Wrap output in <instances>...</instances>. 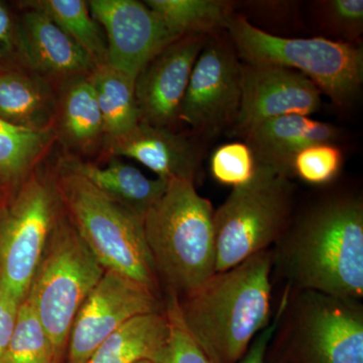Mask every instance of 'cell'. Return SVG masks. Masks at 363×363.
Instances as JSON below:
<instances>
[{"instance_id": "26", "label": "cell", "mask_w": 363, "mask_h": 363, "mask_svg": "<svg viewBox=\"0 0 363 363\" xmlns=\"http://www.w3.org/2000/svg\"><path fill=\"white\" fill-rule=\"evenodd\" d=\"M4 363H59L44 326L26 298L18 308Z\"/></svg>"}, {"instance_id": "27", "label": "cell", "mask_w": 363, "mask_h": 363, "mask_svg": "<svg viewBox=\"0 0 363 363\" xmlns=\"http://www.w3.org/2000/svg\"><path fill=\"white\" fill-rule=\"evenodd\" d=\"M342 164V150L336 143H315L294 157L292 176L311 185H326L335 180Z\"/></svg>"}, {"instance_id": "9", "label": "cell", "mask_w": 363, "mask_h": 363, "mask_svg": "<svg viewBox=\"0 0 363 363\" xmlns=\"http://www.w3.org/2000/svg\"><path fill=\"white\" fill-rule=\"evenodd\" d=\"M231 42L208 38L196 60L179 121L197 135L213 138L233 130L240 112L242 63Z\"/></svg>"}, {"instance_id": "21", "label": "cell", "mask_w": 363, "mask_h": 363, "mask_svg": "<svg viewBox=\"0 0 363 363\" xmlns=\"http://www.w3.org/2000/svg\"><path fill=\"white\" fill-rule=\"evenodd\" d=\"M166 311L130 318L111 333L85 363L157 362L168 343Z\"/></svg>"}, {"instance_id": "24", "label": "cell", "mask_w": 363, "mask_h": 363, "mask_svg": "<svg viewBox=\"0 0 363 363\" xmlns=\"http://www.w3.org/2000/svg\"><path fill=\"white\" fill-rule=\"evenodd\" d=\"M58 138L55 128L33 130L0 119V182L18 187Z\"/></svg>"}, {"instance_id": "15", "label": "cell", "mask_w": 363, "mask_h": 363, "mask_svg": "<svg viewBox=\"0 0 363 363\" xmlns=\"http://www.w3.org/2000/svg\"><path fill=\"white\" fill-rule=\"evenodd\" d=\"M18 50L33 73L61 80L87 77L96 69L90 57L44 13L30 9L18 28Z\"/></svg>"}, {"instance_id": "28", "label": "cell", "mask_w": 363, "mask_h": 363, "mask_svg": "<svg viewBox=\"0 0 363 363\" xmlns=\"http://www.w3.org/2000/svg\"><path fill=\"white\" fill-rule=\"evenodd\" d=\"M257 162L247 143H229L217 147L210 159V172L222 185L240 187L252 180Z\"/></svg>"}, {"instance_id": "34", "label": "cell", "mask_w": 363, "mask_h": 363, "mask_svg": "<svg viewBox=\"0 0 363 363\" xmlns=\"http://www.w3.org/2000/svg\"><path fill=\"white\" fill-rule=\"evenodd\" d=\"M136 363H155V362H150V360H143V362H136Z\"/></svg>"}, {"instance_id": "7", "label": "cell", "mask_w": 363, "mask_h": 363, "mask_svg": "<svg viewBox=\"0 0 363 363\" xmlns=\"http://www.w3.org/2000/svg\"><path fill=\"white\" fill-rule=\"evenodd\" d=\"M104 272L68 216L61 214L26 298L44 326L59 363L74 320Z\"/></svg>"}, {"instance_id": "20", "label": "cell", "mask_w": 363, "mask_h": 363, "mask_svg": "<svg viewBox=\"0 0 363 363\" xmlns=\"http://www.w3.org/2000/svg\"><path fill=\"white\" fill-rule=\"evenodd\" d=\"M62 85L57 98V135L74 150L91 152L104 140V119L90 76Z\"/></svg>"}, {"instance_id": "29", "label": "cell", "mask_w": 363, "mask_h": 363, "mask_svg": "<svg viewBox=\"0 0 363 363\" xmlns=\"http://www.w3.org/2000/svg\"><path fill=\"white\" fill-rule=\"evenodd\" d=\"M164 311L169 321V339L157 363H212L186 329L178 295L172 291L168 292Z\"/></svg>"}, {"instance_id": "18", "label": "cell", "mask_w": 363, "mask_h": 363, "mask_svg": "<svg viewBox=\"0 0 363 363\" xmlns=\"http://www.w3.org/2000/svg\"><path fill=\"white\" fill-rule=\"evenodd\" d=\"M58 166L83 177L111 199L145 217L150 207L166 191L168 182L147 178L140 169L118 160L105 168L75 156L59 160Z\"/></svg>"}, {"instance_id": "19", "label": "cell", "mask_w": 363, "mask_h": 363, "mask_svg": "<svg viewBox=\"0 0 363 363\" xmlns=\"http://www.w3.org/2000/svg\"><path fill=\"white\" fill-rule=\"evenodd\" d=\"M56 117L57 97L49 80L35 73H0L1 121L28 130H48L55 128Z\"/></svg>"}, {"instance_id": "31", "label": "cell", "mask_w": 363, "mask_h": 363, "mask_svg": "<svg viewBox=\"0 0 363 363\" xmlns=\"http://www.w3.org/2000/svg\"><path fill=\"white\" fill-rule=\"evenodd\" d=\"M329 16L336 28L359 35L363 25L362 0H333L328 2Z\"/></svg>"}, {"instance_id": "23", "label": "cell", "mask_w": 363, "mask_h": 363, "mask_svg": "<svg viewBox=\"0 0 363 363\" xmlns=\"http://www.w3.org/2000/svg\"><path fill=\"white\" fill-rule=\"evenodd\" d=\"M145 4L177 40L191 35H213L226 30L234 16L233 4L221 0H147Z\"/></svg>"}, {"instance_id": "11", "label": "cell", "mask_w": 363, "mask_h": 363, "mask_svg": "<svg viewBox=\"0 0 363 363\" xmlns=\"http://www.w3.org/2000/svg\"><path fill=\"white\" fill-rule=\"evenodd\" d=\"M162 311L156 293L118 272L105 271L72 325L68 363H85L130 318Z\"/></svg>"}, {"instance_id": "12", "label": "cell", "mask_w": 363, "mask_h": 363, "mask_svg": "<svg viewBox=\"0 0 363 363\" xmlns=\"http://www.w3.org/2000/svg\"><path fill=\"white\" fill-rule=\"evenodd\" d=\"M90 13L107 38V65L136 79L175 42L156 13L136 0H91Z\"/></svg>"}, {"instance_id": "8", "label": "cell", "mask_w": 363, "mask_h": 363, "mask_svg": "<svg viewBox=\"0 0 363 363\" xmlns=\"http://www.w3.org/2000/svg\"><path fill=\"white\" fill-rule=\"evenodd\" d=\"M62 208L54 176L50 178L40 169L0 206V286L21 303L28 296Z\"/></svg>"}, {"instance_id": "22", "label": "cell", "mask_w": 363, "mask_h": 363, "mask_svg": "<svg viewBox=\"0 0 363 363\" xmlns=\"http://www.w3.org/2000/svg\"><path fill=\"white\" fill-rule=\"evenodd\" d=\"M104 119V142L125 135L140 123L135 79L111 66L97 67L90 75Z\"/></svg>"}, {"instance_id": "32", "label": "cell", "mask_w": 363, "mask_h": 363, "mask_svg": "<svg viewBox=\"0 0 363 363\" xmlns=\"http://www.w3.org/2000/svg\"><path fill=\"white\" fill-rule=\"evenodd\" d=\"M21 302L0 286V363L13 337Z\"/></svg>"}, {"instance_id": "16", "label": "cell", "mask_w": 363, "mask_h": 363, "mask_svg": "<svg viewBox=\"0 0 363 363\" xmlns=\"http://www.w3.org/2000/svg\"><path fill=\"white\" fill-rule=\"evenodd\" d=\"M111 157L135 160L169 182L179 179L196 182L201 169V156L194 143L168 128L140 123L125 135L104 143Z\"/></svg>"}, {"instance_id": "10", "label": "cell", "mask_w": 363, "mask_h": 363, "mask_svg": "<svg viewBox=\"0 0 363 363\" xmlns=\"http://www.w3.org/2000/svg\"><path fill=\"white\" fill-rule=\"evenodd\" d=\"M357 302L307 292L288 363H363V313Z\"/></svg>"}, {"instance_id": "14", "label": "cell", "mask_w": 363, "mask_h": 363, "mask_svg": "<svg viewBox=\"0 0 363 363\" xmlns=\"http://www.w3.org/2000/svg\"><path fill=\"white\" fill-rule=\"evenodd\" d=\"M207 35H185L164 48L135 79V98L140 123L173 128L179 121L182 101L193 67Z\"/></svg>"}, {"instance_id": "13", "label": "cell", "mask_w": 363, "mask_h": 363, "mask_svg": "<svg viewBox=\"0 0 363 363\" xmlns=\"http://www.w3.org/2000/svg\"><path fill=\"white\" fill-rule=\"evenodd\" d=\"M242 93L235 135L245 136L279 116H309L320 111L321 92L303 74L283 67L242 64Z\"/></svg>"}, {"instance_id": "5", "label": "cell", "mask_w": 363, "mask_h": 363, "mask_svg": "<svg viewBox=\"0 0 363 363\" xmlns=\"http://www.w3.org/2000/svg\"><path fill=\"white\" fill-rule=\"evenodd\" d=\"M226 30L238 58L248 65L297 71L339 106L350 104L359 93L363 82L362 47L324 38L278 37L238 14H234Z\"/></svg>"}, {"instance_id": "30", "label": "cell", "mask_w": 363, "mask_h": 363, "mask_svg": "<svg viewBox=\"0 0 363 363\" xmlns=\"http://www.w3.org/2000/svg\"><path fill=\"white\" fill-rule=\"evenodd\" d=\"M291 288L288 286L286 289L285 294L281 298V303L276 316L269 322L266 328L255 336L252 342L250 343V347L243 355L242 358L238 363H264L266 358L267 350L269 347V343L271 342L272 338L274 337V333L278 330L279 325L283 319L284 315L286 312V308L289 306V300H290Z\"/></svg>"}, {"instance_id": "25", "label": "cell", "mask_w": 363, "mask_h": 363, "mask_svg": "<svg viewBox=\"0 0 363 363\" xmlns=\"http://www.w3.org/2000/svg\"><path fill=\"white\" fill-rule=\"evenodd\" d=\"M26 6L47 14L90 57L95 66L107 65V43L84 0H39Z\"/></svg>"}, {"instance_id": "1", "label": "cell", "mask_w": 363, "mask_h": 363, "mask_svg": "<svg viewBox=\"0 0 363 363\" xmlns=\"http://www.w3.org/2000/svg\"><path fill=\"white\" fill-rule=\"evenodd\" d=\"M290 283L306 292L358 301L363 296V204L353 196L318 203L279 240Z\"/></svg>"}, {"instance_id": "4", "label": "cell", "mask_w": 363, "mask_h": 363, "mask_svg": "<svg viewBox=\"0 0 363 363\" xmlns=\"http://www.w3.org/2000/svg\"><path fill=\"white\" fill-rule=\"evenodd\" d=\"M54 178L67 216L105 271L118 272L157 294V269L143 217L78 174L57 166Z\"/></svg>"}, {"instance_id": "3", "label": "cell", "mask_w": 363, "mask_h": 363, "mask_svg": "<svg viewBox=\"0 0 363 363\" xmlns=\"http://www.w3.org/2000/svg\"><path fill=\"white\" fill-rule=\"evenodd\" d=\"M214 209L194 182H168L162 197L143 217L145 240L157 274L178 297L215 274Z\"/></svg>"}, {"instance_id": "17", "label": "cell", "mask_w": 363, "mask_h": 363, "mask_svg": "<svg viewBox=\"0 0 363 363\" xmlns=\"http://www.w3.org/2000/svg\"><path fill=\"white\" fill-rule=\"evenodd\" d=\"M340 135L333 124L293 114L264 121L245 138L257 164L291 178L293 160L300 150L315 143H336Z\"/></svg>"}, {"instance_id": "2", "label": "cell", "mask_w": 363, "mask_h": 363, "mask_svg": "<svg viewBox=\"0 0 363 363\" xmlns=\"http://www.w3.org/2000/svg\"><path fill=\"white\" fill-rule=\"evenodd\" d=\"M271 250L215 272L179 298L186 329L212 363H238L271 320Z\"/></svg>"}, {"instance_id": "6", "label": "cell", "mask_w": 363, "mask_h": 363, "mask_svg": "<svg viewBox=\"0 0 363 363\" xmlns=\"http://www.w3.org/2000/svg\"><path fill=\"white\" fill-rule=\"evenodd\" d=\"M293 194L289 177L257 164L252 180L233 188L214 210L215 272L233 269L279 242L291 223Z\"/></svg>"}, {"instance_id": "33", "label": "cell", "mask_w": 363, "mask_h": 363, "mask_svg": "<svg viewBox=\"0 0 363 363\" xmlns=\"http://www.w3.org/2000/svg\"><path fill=\"white\" fill-rule=\"evenodd\" d=\"M18 48V28L11 13L0 2V58L9 56Z\"/></svg>"}]
</instances>
